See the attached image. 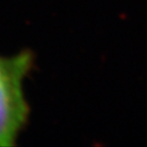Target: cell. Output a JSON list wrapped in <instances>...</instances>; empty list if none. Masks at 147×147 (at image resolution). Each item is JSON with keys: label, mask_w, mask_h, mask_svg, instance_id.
<instances>
[{"label": "cell", "mask_w": 147, "mask_h": 147, "mask_svg": "<svg viewBox=\"0 0 147 147\" xmlns=\"http://www.w3.org/2000/svg\"><path fill=\"white\" fill-rule=\"evenodd\" d=\"M35 64V53L28 48L10 57L0 56V147L16 146L30 123L31 107L24 82Z\"/></svg>", "instance_id": "1"}]
</instances>
